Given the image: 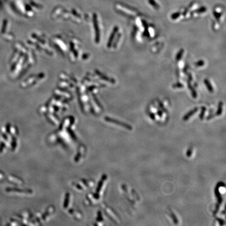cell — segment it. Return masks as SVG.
<instances>
[{"mask_svg":"<svg viewBox=\"0 0 226 226\" xmlns=\"http://www.w3.org/2000/svg\"><path fill=\"white\" fill-rule=\"evenodd\" d=\"M221 186H225V184L224 183H222V182H220V183L217 184V186H216L215 189V195L217 199V204L216 205V209L214 212V214H216L217 212L218 211L220 204H221L222 201V199L220 195V192H219V187Z\"/></svg>","mask_w":226,"mask_h":226,"instance_id":"cell-1","label":"cell"},{"mask_svg":"<svg viewBox=\"0 0 226 226\" xmlns=\"http://www.w3.org/2000/svg\"><path fill=\"white\" fill-rule=\"evenodd\" d=\"M106 119L108 121H109V122L113 123L114 124L119 125H120L121 126H122V127L125 128H127V129H128V130H131L133 129V127H131V126L130 125H129V124H127L125 123H123V122H121V121L117 120H115V119H111V118H106Z\"/></svg>","mask_w":226,"mask_h":226,"instance_id":"cell-2","label":"cell"},{"mask_svg":"<svg viewBox=\"0 0 226 226\" xmlns=\"http://www.w3.org/2000/svg\"><path fill=\"white\" fill-rule=\"evenodd\" d=\"M198 110V107L194 108V109L190 110V112H188L186 115H185L184 116V117L183 118V119L184 120H185V121L188 120L192 115H194L195 113H196Z\"/></svg>","mask_w":226,"mask_h":226,"instance_id":"cell-3","label":"cell"},{"mask_svg":"<svg viewBox=\"0 0 226 226\" xmlns=\"http://www.w3.org/2000/svg\"><path fill=\"white\" fill-rule=\"evenodd\" d=\"M187 86H188V87L189 88V89H190V91H191L192 97H193L194 99L197 98V92H196V91H195V90L194 89V87L192 86V85H191L190 81H189V80L187 81Z\"/></svg>","mask_w":226,"mask_h":226,"instance_id":"cell-4","label":"cell"},{"mask_svg":"<svg viewBox=\"0 0 226 226\" xmlns=\"http://www.w3.org/2000/svg\"><path fill=\"white\" fill-rule=\"evenodd\" d=\"M118 27H115L113 29V31L112 33V34H111L110 35V38L109 39V43H108V47H110L111 44H112V42H113V40L114 38V37L115 36V34L117 33V32H118Z\"/></svg>","mask_w":226,"mask_h":226,"instance_id":"cell-5","label":"cell"},{"mask_svg":"<svg viewBox=\"0 0 226 226\" xmlns=\"http://www.w3.org/2000/svg\"><path fill=\"white\" fill-rule=\"evenodd\" d=\"M204 83L205 84V85L206 86L207 90L211 93L213 92H214V89H213V87H212V86L211 85V84L209 81L207 79H205L204 80Z\"/></svg>","mask_w":226,"mask_h":226,"instance_id":"cell-6","label":"cell"},{"mask_svg":"<svg viewBox=\"0 0 226 226\" xmlns=\"http://www.w3.org/2000/svg\"><path fill=\"white\" fill-rule=\"evenodd\" d=\"M222 107H223V103L222 102H220L218 104V109L217 110V112H216L215 114L214 115L215 116H220L221 115L222 112Z\"/></svg>","mask_w":226,"mask_h":226,"instance_id":"cell-7","label":"cell"},{"mask_svg":"<svg viewBox=\"0 0 226 226\" xmlns=\"http://www.w3.org/2000/svg\"><path fill=\"white\" fill-rule=\"evenodd\" d=\"M184 50L183 49H181L179 50V51L177 52L176 56V60L177 61H180L182 59V56H183V55L184 53Z\"/></svg>","mask_w":226,"mask_h":226,"instance_id":"cell-8","label":"cell"},{"mask_svg":"<svg viewBox=\"0 0 226 226\" xmlns=\"http://www.w3.org/2000/svg\"><path fill=\"white\" fill-rule=\"evenodd\" d=\"M149 4L153 6L154 8L158 9L160 8V6L158 5V3L154 1V0H148Z\"/></svg>","mask_w":226,"mask_h":226,"instance_id":"cell-9","label":"cell"},{"mask_svg":"<svg viewBox=\"0 0 226 226\" xmlns=\"http://www.w3.org/2000/svg\"><path fill=\"white\" fill-rule=\"evenodd\" d=\"M142 23H143V24L144 25V27L145 28V30H144V35L146 36H149V31H148V26H147V23L145 22L144 20H142Z\"/></svg>","mask_w":226,"mask_h":226,"instance_id":"cell-10","label":"cell"},{"mask_svg":"<svg viewBox=\"0 0 226 226\" xmlns=\"http://www.w3.org/2000/svg\"><path fill=\"white\" fill-rule=\"evenodd\" d=\"M201 114H200V116H199V117H200V118L202 120V119H203L204 117L205 113L206 110V108L204 106H203L201 107Z\"/></svg>","mask_w":226,"mask_h":226,"instance_id":"cell-11","label":"cell"},{"mask_svg":"<svg viewBox=\"0 0 226 226\" xmlns=\"http://www.w3.org/2000/svg\"><path fill=\"white\" fill-rule=\"evenodd\" d=\"M206 11V8L205 7H201L200 8H198L196 10H195V11H194L193 12L194 13H204Z\"/></svg>","mask_w":226,"mask_h":226,"instance_id":"cell-12","label":"cell"},{"mask_svg":"<svg viewBox=\"0 0 226 226\" xmlns=\"http://www.w3.org/2000/svg\"><path fill=\"white\" fill-rule=\"evenodd\" d=\"M173 88L174 89H176V88H182V87H184V85L181 83H174V84L172 85Z\"/></svg>","mask_w":226,"mask_h":226,"instance_id":"cell-13","label":"cell"},{"mask_svg":"<svg viewBox=\"0 0 226 226\" xmlns=\"http://www.w3.org/2000/svg\"><path fill=\"white\" fill-rule=\"evenodd\" d=\"M180 15H181V14H180V12L175 13H173V14L171 15V18L172 19H177V18H178V17H179Z\"/></svg>","mask_w":226,"mask_h":226,"instance_id":"cell-14","label":"cell"},{"mask_svg":"<svg viewBox=\"0 0 226 226\" xmlns=\"http://www.w3.org/2000/svg\"><path fill=\"white\" fill-rule=\"evenodd\" d=\"M205 65V62L203 60H201L198 61L197 62L195 63V65L197 67H202Z\"/></svg>","mask_w":226,"mask_h":226,"instance_id":"cell-15","label":"cell"},{"mask_svg":"<svg viewBox=\"0 0 226 226\" xmlns=\"http://www.w3.org/2000/svg\"><path fill=\"white\" fill-rule=\"evenodd\" d=\"M214 15L215 16L217 20H218V21H219V18H220V16L221 15V13H218L217 12L214 11Z\"/></svg>","mask_w":226,"mask_h":226,"instance_id":"cell-16","label":"cell"},{"mask_svg":"<svg viewBox=\"0 0 226 226\" xmlns=\"http://www.w3.org/2000/svg\"><path fill=\"white\" fill-rule=\"evenodd\" d=\"M120 36H121V34H120V33H119V34L118 35V36H117V38H116V40H115V42L114 44V48H115V47H116V45H117V44L118 42V40H119V39H120Z\"/></svg>","mask_w":226,"mask_h":226,"instance_id":"cell-17","label":"cell"},{"mask_svg":"<svg viewBox=\"0 0 226 226\" xmlns=\"http://www.w3.org/2000/svg\"><path fill=\"white\" fill-rule=\"evenodd\" d=\"M171 215H172V217H173L174 224H177V222H178V221H177V219H176V217H175V216L173 214V213H172Z\"/></svg>","mask_w":226,"mask_h":226,"instance_id":"cell-18","label":"cell"},{"mask_svg":"<svg viewBox=\"0 0 226 226\" xmlns=\"http://www.w3.org/2000/svg\"><path fill=\"white\" fill-rule=\"evenodd\" d=\"M159 105H160V107L162 108V109L164 111H165V112H166V109H165V108H164L163 105L162 104V103L161 102H159Z\"/></svg>","mask_w":226,"mask_h":226,"instance_id":"cell-19","label":"cell"},{"mask_svg":"<svg viewBox=\"0 0 226 226\" xmlns=\"http://www.w3.org/2000/svg\"><path fill=\"white\" fill-rule=\"evenodd\" d=\"M217 219L219 221V223H220V225H223L224 224V221L223 220H222V219H219V218H217Z\"/></svg>","mask_w":226,"mask_h":226,"instance_id":"cell-20","label":"cell"},{"mask_svg":"<svg viewBox=\"0 0 226 226\" xmlns=\"http://www.w3.org/2000/svg\"><path fill=\"white\" fill-rule=\"evenodd\" d=\"M191 154H192V150L191 149L188 150L187 152V156L190 157L191 156Z\"/></svg>","mask_w":226,"mask_h":226,"instance_id":"cell-21","label":"cell"},{"mask_svg":"<svg viewBox=\"0 0 226 226\" xmlns=\"http://www.w3.org/2000/svg\"><path fill=\"white\" fill-rule=\"evenodd\" d=\"M188 80L189 81H192V80H193V77H192V75H191L190 73H188Z\"/></svg>","mask_w":226,"mask_h":226,"instance_id":"cell-22","label":"cell"},{"mask_svg":"<svg viewBox=\"0 0 226 226\" xmlns=\"http://www.w3.org/2000/svg\"><path fill=\"white\" fill-rule=\"evenodd\" d=\"M157 114H158V115L159 116H161V117L162 116V114H163V113H162V112L161 110H159L158 112H157Z\"/></svg>","mask_w":226,"mask_h":226,"instance_id":"cell-23","label":"cell"},{"mask_svg":"<svg viewBox=\"0 0 226 226\" xmlns=\"http://www.w3.org/2000/svg\"><path fill=\"white\" fill-rule=\"evenodd\" d=\"M150 117L151 118V119H155V115H154V114H152V113H151L150 114Z\"/></svg>","mask_w":226,"mask_h":226,"instance_id":"cell-24","label":"cell"}]
</instances>
